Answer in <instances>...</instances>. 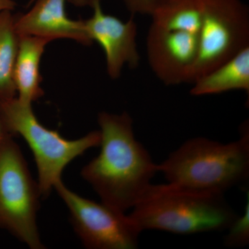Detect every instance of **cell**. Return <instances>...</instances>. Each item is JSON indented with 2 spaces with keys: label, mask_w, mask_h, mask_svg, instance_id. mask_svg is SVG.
Returning a JSON list of instances; mask_svg holds the SVG:
<instances>
[{
  "label": "cell",
  "mask_w": 249,
  "mask_h": 249,
  "mask_svg": "<svg viewBox=\"0 0 249 249\" xmlns=\"http://www.w3.org/2000/svg\"><path fill=\"white\" fill-rule=\"evenodd\" d=\"M101 152L81 172L104 204L125 212L151 186L159 165L135 138L133 121L127 112H101Z\"/></svg>",
  "instance_id": "6da1fadb"
},
{
  "label": "cell",
  "mask_w": 249,
  "mask_h": 249,
  "mask_svg": "<svg viewBox=\"0 0 249 249\" xmlns=\"http://www.w3.org/2000/svg\"><path fill=\"white\" fill-rule=\"evenodd\" d=\"M67 0H34L27 14L15 16V27L19 36H34L47 39L68 38L90 45L85 21L73 20L65 11Z\"/></svg>",
  "instance_id": "30bf717a"
},
{
  "label": "cell",
  "mask_w": 249,
  "mask_h": 249,
  "mask_svg": "<svg viewBox=\"0 0 249 249\" xmlns=\"http://www.w3.org/2000/svg\"><path fill=\"white\" fill-rule=\"evenodd\" d=\"M195 96L241 90L249 92V47L192 83Z\"/></svg>",
  "instance_id": "7c38bea8"
},
{
  "label": "cell",
  "mask_w": 249,
  "mask_h": 249,
  "mask_svg": "<svg viewBox=\"0 0 249 249\" xmlns=\"http://www.w3.org/2000/svg\"><path fill=\"white\" fill-rule=\"evenodd\" d=\"M19 36L11 11L0 12V101L16 97L14 69Z\"/></svg>",
  "instance_id": "4fadbf2b"
},
{
  "label": "cell",
  "mask_w": 249,
  "mask_h": 249,
  "mask_svg": "<svg viewBox=\"0 0 249 249\" xmlns=\"http://www.w3.org/2000/svg\"><path fill=\"white\" fill-rule=\"evenodd\" d=\"M129 12L133 15L151 16L166 0H123Z\"/></svg>",
  "instance_id": "2e32d148"
},
{
  "label": "cell",
  "mask_w": 249,
  "mask_h": 249,
  "mask_svg": "<svg viewBox=\"0 0 249 249\" xmlns=\"http://www.w3.org/2000/svg\"><path fill=\"white\" fill-rule=\"evenodd\" d=\"M199 49L193 83L249 47V11L242 0H201Z\"/></svg>",
  "instance_id": "8992f818"
},
{
  "label": "cell",
  "mask_w": 249,
  "mask_h": 249,
  "mask_svg": "<svg viewBox=\"0 0 249 249\" xmlns=\"http://www.w3.org/2000/svg\"><path fill=\"white\" fill-rule=\"evenodd\" d=\"M41 196L20 149L9 134L0 140V228L31 249H44L36 214Z\"/></svg>",
  "instance_id": "5b68a950"
},
{
  "label": "cell",
  "mask_w": 249,
  "mask_h": 249,
  "mask_svg": "<svg viewBox=\"0 0 249 249\" xmlns=\"http://www.w3.org/2000/svg\"><path fill=\"white\" fill-rule=\"evenodd\" d=\"M132 209L129 215L141 231H163L180 235L227 230L238 217L223 194L169 183L152 184Z\"/></svg>",
  "instance_id": "7a4b0ae2"
},
{
  "label": "cell",
  "mask_w": 249,
  "mask_h": 249,
  "mask_svg": "<svg viewBox=\"0 0 249 249\" xmlns=\"http://www.w3.org/2000/svg\"><path fill=\"white\" fill-rule=\"evenodd\" d=\"M34 0H31L30 4ZM69 2L74 5V6H78V7H86V6H90L92 8L95 4L100 3L101 0H67Z\"/></svg>",
  "instance_id": "e0dca14e"
},
{
  "label": "cell",
  "mask_w": 249,
  "mask_h": 249,
  "mask_svg": "<svg viewBox=\"0 0 249 249\" xmlns=\"http://www.w3.org/2000/svg\"><path fill=\"white\" fill-rule=\"evenodd\" d=\"M71 213L72 223L86 248L134 249L140 229L129 215L108 205L82 197L62 181L54 186Z\"/></svg>",
  "instance_id": "52a82bcc"
},
{
  "label": "cell",
  "mask_w": 249,
  "mask_h": 249,
  "mask_svg": "<svg viewBox=\"0 0 249 249\" xmlns=\"http://www.w3.org/2000/svg\"><path fill=\"white\" fill-rule=\"evenodd\" d=\"M16 6L14 0H0V12L3 11H12Z\"/></svg>",
  "instance_id": "ac0fdd59"
},
{
  "label": "cell",
  "mask_w": 249,
  "mask_h": 249,
  "mask_svg": "<svg viewBox=\"0 0 249 249\" xmlns=\"http://www.w3.org/2000/svg\"><path fill=\"white\" fill-rule=\"evenodd\" d=\"M199 33L150 25L147 60L158 79L166 85L188 83L199 49Z\"/></svg>",
  "instance_id": "ba28073f"
},
{
  "label": "cell",
  "mask_w": 249,
  "mask_h": 249,
  "mask_svg": "<svg viewBox=\"0 0 249 249\" xmlns=\"http://www.w3.org/2000/svg\"><path fill=\"white\" fill-rule=\"evenodd\" d=\"M0 121L6 133L22 136L30 147L38 171L37 184L43 196L61 181L62 171L70 162L101 143L100 131L77 140L64 139L57 131L47 129L39 122L31 104L16 97L0 101Z\"/></svg>",
  "instance_id": "277c9868"
},
{
  "label": "cell",
  "mask_w": 249,
  "mask_h": 249,
  "mask_svg": "<svg viewBox=\"0 0 249 249\" xmlns=\"http://www.w3.org/2000/svg\"><path fill=\"white\" fill-rule=\"evenodd\" d=\"M47 39L19 36V47L14 69V82L18 100L31 104L43 96L41 88L40 60L49 43Z\"/></svg>",
  "instance_id": "8fae6325"
},
{
  "label": "cell",
  "mask_w": 249,
  "mask_h": 249,
  "mask_svg": "<svg viewBox=\"0 0 249 249\" xmlns=\"http://www.w3.org/2000/svg\"><path fill=\"white\" fill-rule=\"evenodd\" d=\"M201 15V0H166L150 16L151 25L162 29H185L199 34Z\"/></svg>",
  "instance_id": "5bb4252c"
},
{
  "label": "cell",
  "mask_w": 249,
  "mask_h": 249,
  "mask_svg": "<svg viewBox=\"0 0 249 249\" xmlns=\"http://www.w3.org/2000/svg\"><path fill=\"white\" fill-rule=\"evenodd\" d=\"M93 15L85 21L91 40L97 42L104 51L108 75L116 79L124 65L137 68L140 61L137 46V25L133 18L123 22L106 14L101 2L92 7Z\"/></svg>",
  "instance_id": "9c48e42d"
},
{
  "label": "cell",
  "mask_w": 249,
  "mask_h": 249,
  "mask_svg": "<svg viewBox=\"0 0 249 249\" xmlns=\"http://www.w3.org/2000/svg\"><path fill=\"white\" fill-rule=\"evenodd\" d=\"M241 130L240 139L229 143L204 137L187 141L158 164L159 173L175 186L224 195L249 178V124Z\"/></svg>",
  "instance_id": "3957f363"
},
{
  "label": "cell",
  "mask_w": 249,
  "mask_h": 249,
  "mask_svg": "<svg viewBox=\"0 0 249 249\" xmlns=\"http://www.w3.org/2000/svg\"><path fill=\"white\" fill-rule=\"evenodd\" d=\"M6 134L8 133H6V132H5L4 127H3L1 121H0V140H1V139H2Z\"/></svg>",
  "instance_id": "d6986e66"
},
{
  "label": "cell",
  "mask_w": 249,
  "mask_h": 249,
  "mask_svg": "<svg viewBox=\"0 0 249 249\" xmlns=\"http://www.w3.org/2000/svg\"><path fill=\"white\" fill-rule=\"evenodd\" d=\"M249 192L244 213L237 219L227 229L228 233L224 238V245L229 248H242L249 243Z\"/></svg>",
  "instance_id": "9a60e30c"
}]
</instances>
